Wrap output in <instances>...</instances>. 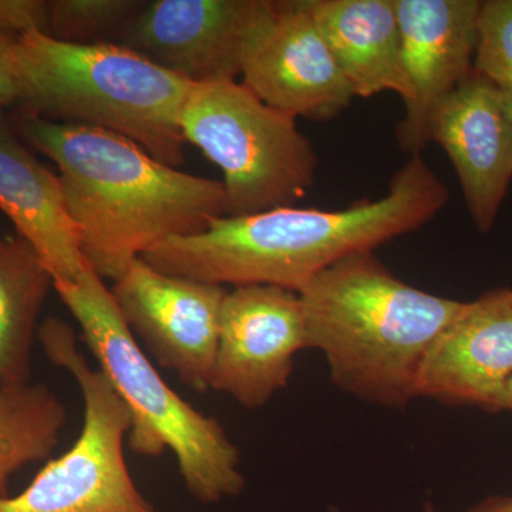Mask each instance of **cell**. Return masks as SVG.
Masks as SVG:
<instances>
[{
    "mask_svg": "<svg viewBox=\"0 0 512 512\" xmlns=\"http://www.w3.org/2000/svg\"><path fill=\"white\" fill-rule=\"evenodd\" d=\"M12 119L23 140L59 168L83 256L103 279L116 282L167 239L200 234L228 215L221 181L161 163L126 137L19 107Z\"/></svg>",
    "mask_w": 512,
    "mask_h": 512,
    "instance_id": "7a4b0ae2",
    "label": "cell"
},
{
    "mask_svg": "<svg viewBox=\"0 0 512 512\" xmlns=\"http://www.w3.org/2000/svg\"><path fill=\"white\" fill-rule=\"evenodd\" d=\"M22 99L19 37L0 33V107H18Z\"/></svg>",
    "mask_w": 512,
    "mask_h": 512,
    "instance_id": "7402d4cb",
    "label": "cell"
},
{
    "mask_svg": "<svg viewBox=\"0 0 512 512\" xmlns=\"http://www.w3.org/2000/svg\"><path fill=\"white\" fill-rule=\"evenodd\" d=\"M450 191L421 154L389 191L340 210L282 207L221 217L200 234L167 239L143 256L164 274L214 285H274L301 292L320 272L417 231L446 207Z\"/></svg>",
    "mask_w": 512,
    "mask_h": 512,
    "instance_id": "6da1fadb",
    "label": "cell"
},
{
    "mask_svg": "<svg viewBox=\"0 0 512 512\" xmlns=\"http://www.w3.org/2000/svg\"><path fill=\"white\" fill-rule=\"evenodd\" d=\"M181 130L221 168L227 217L296 207L315 185L318 153L295 117L268 106L238 80L194 84Z\"/></svg>",
    "mask_w": 512,
    "mask_h": 512,
    "instance_id": "8992f818",
    "label": "cell"
},
{
    "mask_svg": "<svg viewBox=\"0 0 512 512\" xmlns=\"http://www.w3.org/2000/svg\"><path fill=\"white\" fill-rule=\"evenodd\" d=\"M501 94H503L505 111L512 126V90H501Z\"/></svg>",
    "mask_w": 512,
    "mask_h": 512,
    "instance_id": "d4e9b609",
    "label": "cell"
},
{
    "mask_svg": "<svg viewBox=\"0 0 512 512\" xmlns=\"http://www.w3.org/2000/svg\"><path fill=\"white\" fill-rule=\"evenodd\" d=\"M466 512H512V497L507 495H493L485 498Z\"/></svg>",
    "mask_w": 512,
    "mask_h": 512,
    "instance_id": "603a6c76",
    "label": "cell"
},
{
    "mask_svg": "<svg viewBox=\"0 0 512 512\" xmlns=\"http://www.w3.org/2000/svg\"><path fill=\"white\" fill-rule=\"evenodd\" d=\"M0 211L45 262L53 282L74 281L89 265L59 175L30 153L6 107H0Z\"/></svg>",
    "mask_w": 512,
    "mask_h": 512,
    "instance_id": "9a60e30c",
    "label": "cell"
},
{
    "mask_svg": "<svg viewBox=\"0 0 512 512\" xmlns=\"http://www.w3.org/2000/svg\"><path fill=\"white\" fill-rule=\"evenodd\" d=\"M424 512H436V510H434L433 504H427Z\"/></svg>",
    "mask_w": 512,
    "mask_h": 512,
    "instance_id": "484cf974",
    "label": "cell"
},
{
    "mask_svg": "<svg viewBox=\"0 0 512 512\" xmlns=\"http://www.w3.org/2000/svg\"><path fill=\"white\" fill-rule=\"evenodd\" d=\"M100 370L131 413L128 447L140 456L173 451L195 500L220 503L245 488L241 454L220 421L195 410L165 383L121 316L113 292L87 265L74 281H55Z\"/></svg>",
    "mask_w": 512,
    "mask_h": 512,
    "instance_id": "5b68a950",
    "label": "cell"
},
{
    "mask_svg": "<svg viewBox=\"0 0 512 512\" xmlns=\"http://www.w3.org/2000/svg\"><path fill=\"white\" fill-rule=\"evenodd\" d=\"M409 97L397 126L406 153L429 143L434 109L474 72L481 0H394Z\"/></svg>",
    "mask_w": 512,
    "mask_h": 512,
    "instance_id": "8fae6325",
    "label": "cell"
},
{
    "mask_svg": "<svg viewBox=\"0 0 512 512\" xmlns=\"http://www.w3.org/2000/svg\"><path fill=\"white\" fill-rule=\"evenodd\" d=\"M313 19L355 97H409L394 0H309Z\"/></svg>",
    "mask_w": 512,
    "mask_h": 512,
    "instance_id": "2e32d148",
    "label": "cell"
},
{
    "mask_svg": "<svg viewBox=\"0 0 512 512\" xmlns=\"http://www.w3.org/2000/svg\"><path fill=\"white\" fill-rule=\"evenodd\" d=\"M511 377L512 289H493L464 303L433 343L421 366L417 397L503 412Z\"/></svg>",
    "mask_w": 512,
    "mask_h": 512,
    "instance_id": "4fadbf2b",
    "label": "cell"
},
{
    "mask_svg": "<svg viewBox=\"0 0 512 512\" xmlns=\"http://www.w3.org/2000/svg\"><path fill=\"white\" fill-rule=\"evenodd\" d=\"M23 99L43 119L100 128L134 141L161 163H184L181 116L194 84L116 43L19 37Z\"/></svg>",
    "mask_w": 512,
    "mask_h": 512,
    "instance_id": "277c9868",
    "label": "cell"
},
{
    "mask_svg": "<svg viewBox=\"0 0 512 512\" xmlns=\"http://www.w3.org/2000/svg\"><path fill=\"white\" fill-rule=\"evenodd\" d=\"M299 296L309 349L325 355L332 382L397 409L416 399L427 353L466 303L407 285L375 252L336 262Z\"/></svg>",
    "mask_w": 512,
    "mask_h": 512,
    "instance_id": "3957f363",
    "label": "cell"
},
{
    "mask_svg": "<svg viewBox=\"0 0 512 512\" xmlns=\"http://www.w3.org/2000/svg\"><path fill=\"white\" fill-rule=\"evenodd\" d=\"M309 349L301 296L274 285L237 286L221 309L211 389L249 410L284 389L296 353Z\"/></svg>",
    "mask_w": 512,
    "mask_h": 512,
    "instance_id": "30bf717a",
    "label": "cell"
},
{
    "mask_svg": "<svg viewBox=\"0 0 512 512\" xmlns=\"http://www.w3.org/2000/svg\"><path fill=\"white\" fill-rule=\"evenodd\" d=\"M52 286L35 249L0 234V384L29 382L37 319Z\"/></svg>",
    "mask_w": 512,
    "mask_h": 512,
    "instance_id": "e0dca14e",
    "label": "cell"
},
{
    "mask_svg": "<svg viewBox=\"0 0 512 512\" xmlns=\"http://www.w3.org/2000/svg\"><path fill=\"white\" fill-rule=\"evenodd\" d=\"M474 70L512 90V0H481Z\"/></svg>",
    "mask_w": 512,
    "mask_h": 512,
    "instance_id": "ffe728a7",
    "label": "cell"
},
{
    "mask_svg": "<svg viewBox=\"0 0 512 512\" xmlns=\"http://www.w3.org/2000/svg\"><path fill=\"white\" fill-rule=\"evenodd\" d=\"M247 0H153L116 43L191 84L239 77V40Z\"/></svg>",
    "mask_w": 512,
    "mask_h": 512,
    "instance_id": "5bb4252c",
    "label": "cell"
},
{
    "mask_svg": "<svg viewBox=\"0 0 512 512\" xmlns=\"http://www.w3.org/2000/svg\"><path fill=\"white\" fill-rule=\"evenodd\" d=\"M66 420V406L46 384H0V500L10 497L15 473L52 454Z\"/></svg>",
    "mask_w": 512,
    "mask_h": 512,
    "instance_id": "ac0fdd59",
    "label": "cell"
},
{
    "mask_svg": "<svg viewBox=\"0 0 512 512\" xmlns=\"http://www.w3.org/2000/svg\"><path fill=\"white\" fill-rule=\"evenodd\" d=\"M111 292L128 329L158 365L195 392L211 389L224 286L164 274L138 258Z\"/></svg>",
    "mask_w": 512,
    "mask_h": 512,
    "instance_id": "9c48e42d",
    "label": "cell"
},
{
    "mask_svg": "<svg viewBox=\"0 0 512 512\" xmlns=\"http://www.w3.org/2000/svg\"><path fill=\"white\" fill-rule=\"evenodd\" d=\"M37 332L52 363L69 370L82 390L83 429L73 447L50 461L23 493L0 500V512H156L124 457L133 424L127 404L107 376L86 362L67 323L49 318Z\"/></svg>",
    "mask_w": 512,
    "mask_h": 512,
    "instance_id": "52a82bcc",
    "label": "cell"
},
{
    "mask_svg": "<svg viewBox=\"0 0 512 512\" xmlns=\"http://www.w3.org/2000/svg\"><path fill=\"white\" fill-rule=\"evenodd\" d=\"M144 3L140 0H52L47 36L79 45L111 43Z\"/></svg>",
    "mask_w": 512,
    "mask_h": 512,
    "instance_id": "d6986e66",
    "label": "cell"
},
{
    "mask_svg": "<svg viewBox=\"0 0 512 512\" xmlns=\"http://www.w3.org/2000/svg\"><path fill=\"white\" fill-rule=\"evenodd\" d=\"M49 15L47 0H0V33L15 37L33 32L47 35Z\"/></svg>",
    "mask_w": 512,
    "mask_h": 512,
    "instance_id": "44dd1931",
    "label": "cell"
},
{
    "mask_svg": "<svg viewBox=\"0 0 512 512\" xmlns=\"http://www.w3.org/2000/svg\"><path fill=\"white\" fill-rule=\"evenodd\" d=\"M427 138L446 151L471 220L488 234L512 181V126L501 89L474 70L431 113Z\"/></svg>",
    "mask_w": 512,
    "mask_h": 512,
    "instance_id": "7c38bea8",
    "label": "cell"
},
{
    "mask_svg": "<svg viewBox=\"0 0 512 512\" xmlns=\"http://www.w3.org/2000/svg\"><path fill=\"white\" fill-rule=\"evenodd\" d=\"M503 410H508V412H512V377L510 382L505 386V392L503 397Z\"/></svg>",
    "mask_w": 512,
    "mask_h": 512,
    "instance_id": "cb8c5ba5",
    "label": "cell"
},
{
    "mask_svg": "<svg viewBox=\"0 0 512 512\" xmlns=\"http://www.w3.org/2000/svg\"><path fill=\"white\" fill-rule=\"evenodd\" d=\"M239 76L265 104L295 119L332 121L355 99L309 0H247Z\"/></svg>",
    "mask_w": 512,
    "mask_h": 512,
    "instance_id": "ba28073f",
    "label": "cell"
}]
</instances>
